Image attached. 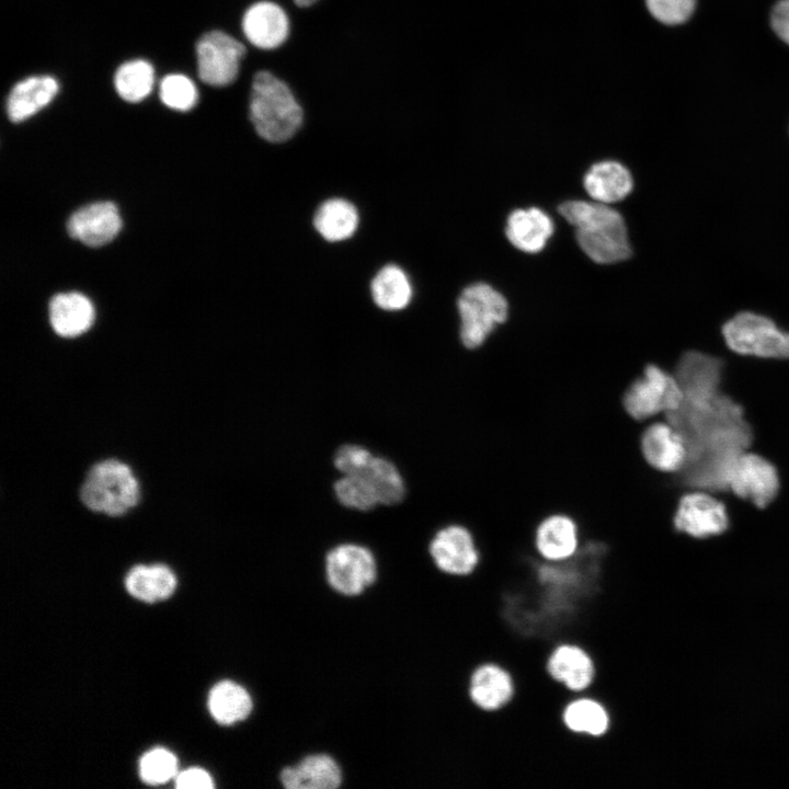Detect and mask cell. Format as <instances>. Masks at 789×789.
I'll use <instances>...</instances> for the list:
<instances>
[{
	"mask_svg": "<svg viewBox=\"0 0 789 789\" xmlns=\"http://www.w3.org/2000/svg\"><path fill=\"white\" fill-rule=\"evenodd\" d=\"M327 578L330 585L345 595H357L376 579L377 567L373 553L365 547L344 544L327 556Z\"/></svg>",
	"mask_w": 789,
	"mask_h": 789,
	"instance_id": "7c38bea8",
	"label": "cell"
},
{
	"mask_svg": "<svg viewBox=\"0 0 789 789\" xmlns=\"http://www.w3.org/2000/svg\"><path fill=\"white\" fill-rule=\"evenodd\" d=\"M436 568L446 575L467 576L478 567L481 552L474 535L465 526L441 528L430 544Z\"/></svg>",
	"mask_w": 789,
	"mask_h": 789,
	"instance_id": "4fadbf2b",
	"label": "cell"
},
{
	"mask_svg": "<svg viewBox=\"0 0 789 789\" xmlns=\"http://www.w3.org/2000/svg\"><path fill=\"white\" fill-rule=\"evenodd\" d=\"M139 775L148 785L164 784L178 775V759L163 747L153 748L140 758Z\"/></svg>",
	"mask_w": 789,
	"mask_h": 789,
	"instance_id": "d6a6232c",
	"label": "cell"
},
{
	"mask_svg": "<svg viewBox=\"0 0 789 789\" xmlns=\"http://www.w3.org/2000/svg\"><path fill=\"white\" fill-rule=\"evenodd\" d=\"M313 225L322 238L330 242L345 240L353 236L358 226L355 206L342 198L323 202L316 211Z\"/></svg>",
	"mask_w": 789,
	"mask_h": 789,
	"instance_id": "484cf974",
	"label": "cell"
},
{
	"mask_svg": "<svg viewBox=\"0 0 789 789\" xmlns=\"http://www.w3.org/2000/svg\"><path fill=\"white\" fill-rule=\"evenodd\" d=\"M59 91L57 80L50 76H33L18 82L7 101L8 117L23 122L47 106Z\"/></svg>",
	"mask_w": 789,
	"mask_h": 789,
	"instance_id": "44dd1931",
	"label": "cell"
},
{
	"mask_svg": "<svg viewBox=\"0 0 789 789\" xmlns=\"http://www.w3.org/2000/svg\"><path fill=\"white\" fill-rule=\"evenodd\" d=\"M335 467L343 473L365 477L376 489L380 504L392 505L402 501L405 488L396 466L371 455L365 447L344 445L335 454Z\"/></svg>",
	"mask_w": 789,
	"mask_h": 789,
	"instance_id": "ba28073f",
	"label": "cell"
},
{
	"mask_svg": "<svg viewBox=\"0 0 789 789\" xmlns=\"http://www.w3.org/2000/svg\"><path fill=\"white\" fill-rule=\"evenodd\" d=\"M281 780L287 789H334L341 785L342 775L332 757L317 754L305 757L294 767L284 768Z\"/></svg>",
	"mask_w": 789,
	"mask_h": 789,
	"instance_id": "cb8c5ba5",
	"label": "cell"
},
{
	"mask_svg": "<svg viewBox=\"0 0 789 789\" xmlns=\"http://www.w3.org/2000/svg\"><path fill=\"white\" fill-rule=\"evenodd\" d=\"M338 500L347 507L368 511L380 504L374 485L362 474H343L335 484Z\"/></svg>",
	"mask_w": 789,
	"mask_h": 789,
	"instance_id": "4dcf8cb0",
	"label": "cell"
},
{
	"mask_svg": "<svg viewBox=\"0 0 789 789\" xmlns=\"http://www.w3.org/2000/svg\"><path fill=\"white\" fill-rule=\"evenodd\" d=\"M297 7L308 8L317 3L319 0H293Z\"/></svg>",
	"mask_w": 789,
	"mask_h": 789,
	"instance_id": "8d00e7d4",
	"label": "cell"
},
{
	"mask_svg": "<svg viewBox=\"0 0 789 789\" xmlns=\"http://www.w3.org/2000/svg\"><path fill=\"white\" fill-rule=\"evenodd\" d=\"M247 49L240 41L222 31L204 34L196 44L197 73L213 87H226L238 77Z\"/></svg>",
	"mask_w": 789,
	"mask_h": 789,
	"instance_id": "9c48e42d",
	"label": "cell"
},
{
	"mask_svg": "<svg viewBox=\"0 0 789 789\" xmlns=\"http://www.w3.org/2000/svg\"><path fill=\"white\" fill-rule=\"evenodd\" d=\"M682 400L683 391L675 375L649 364L626 389L622 405L633 420L643 421L676 410Z\"/></svg>",
	"mask_w": 789,
	"mask_h": 789,
	"instance_id": "52a82bcc",
	"label": "cell"
},
{
	"mask_svg": "<svg viewBox=\"0 0 789 789\" xmlns=\"http://www.w3.org/2000/svg\"><path fill=\"white\" fill-rule=\"evenodd\" d=\"M563 722L573 732L601 736L607 732L610 719L601 702L592 698L580 697L564 708Z\"/></svg>",
	"mask_w": 789,
	"mask_h": 789,
	"instance_id": "f1b7e54d",
	"label": "cell"
},
{
	"mask_svg": "<svg viewBox=\"0 0 789 789\" xmlns=\"http://www.w3.org/2000/svg\"><path fill=\"white\" fill-rule=\"evenodd\" d=\"M674 529L689 538L705 540L729 528L725 505L704 490L683 495L673 517Z\"/></svg>",
	"mask_w": 789,
	"mask_h": 789,
	"instance_id": "30bf717a",
	"label": "cell"
},
{
	"mask_svg": "<svg viewBox=\"0 0 789 789\" xmlns=\"http://www.w3.org/2000/svg\"><path fill=\"white\" fill-rule=\"evenodd\" d=\"M114 84L123 100L133 103L142 101L153 89L155 69L142 59L127 61L117 69Z\"/></svg>",
	"mask_w": 789,
	"mask_h": 789,
	"instance_id": "f546056e",
	"label": "cell"
},
{
	"mask_svg": "<svg viewBox=\"0 0 789 789\" xmlns=\"http://www.w3.org/2000/svg\"><path fill=\"white\" fill-rule=\"evenodd\" d=\"M582 535L578 523L569 515L558 513L542 518L533 533L534 547L548 561L571 558L580 547Z\"/></svg>",
	"mask_w": 789,
	"mask_h": 789,
	"instance_id": "e0dca14e",
	"label": "cell"
},
{
	"mask_svg": "<svg viewBox=\"0 0 789 789\" xmlns=\"http://www.w3.org/2000/svg\"><path fill=\"white\" fill-rule=\"evenodd\" d=\"M371 296L378 307L389 311L403 309L412 297V286L399 266H384L371 282Z\"/></svg>",
	"mask_w": 789,
	"mask_h": 789,
	"instance_id": "83f0119b",
	"label": "cell"
},
{
	"mask_svg": "<svg viewBox=\"0 0 789 789\" xmlns=\"http://www.w3.org/2000/svg\"><path fill=\"white\" fill-rule=\"evenodd\" d=\"M583 185L593 201L611 204L630 194L633 181L630 171L613 160L593 164L585 173Z\"/></svg>",
	"mask_w": 789,
	"mask_h": 789,
	"instance_id": "603a6c76",
	"label": "cell"
},
{
	"mask_svg": "<svg viewBox=\"0 0 789 789\" xmlns=\"http://www.w3.org/2000/svg\"><path fill=\"white\" fill-rule=\"evenodd\" d=\"M640 448L645 461L662 472L678 473L686 462L685 443L668 422L648 426L641 435Z\"/></svg>",
	"mask_w": 789,
	"mask_h": 789,
	"instance_id": "2e32d148",
	"label": "cell"
},
{
	"mask_svg": "<svg viewBox=\"0 0 789 789\" xmlns=\"http://www.w3.org/2000/svg\"><path fill=\"white\" fill-rule=\"evenodd\" d=\"M722 336L733 352L762 358H789V332L766 316L743 311L722 325Z\"/></svg>",
	"mask_w": 789,
	"mask_h": 789,
	"instance_id": "5b68a950",
	"label": "cell"
},
{
	"mask_svg": "<svg viewBox=\"0 0 789 789\" xmlns=\"http://www.w3.org/2000/svg\"><path fill=\"white\" fill-rule=\"evenodd\" d=\"M139 484L132 469L116 459L91 467L80 489L82 503L91 511L119 516L139 501Z\"/></svg>",
	"mask_w": 789,
	"mask_h": 789,
	"instance_id": "277c9868",
	"label": "cell"
},
{
	"mask_svg": "<svg viewBox=\"0 0 789 789\" xmlns=\"http://www.w3.org/2000/svg\"><path fill=\"white\" fill-rule=\"evenodd\" d=\"M160 99L168 107L184 112L195 106L198 92L188 77L172 73L165 76L160 83Z\"/></svg>",
	"mask_w": 789,
	"mask_h": 789,
	"instance_id": "1f68e13d",
	"label": "cell"
},
{
	"mask_svg": "<svg viewBox=\"0 0 789 789\" xmlns=\"http://www.w3.org/2000/svg\"><path fill=\"white\" fill-rule=\"evenodd\" d=\"M460 340L468 348L482 345L493 330L507 318L505 297L485 283L466 287L457 301Z\"/></svg>",
	"mask_w": 789,
	"mask_h": 789,
	"instance_id": "8992f818",
	"label": "cell"
},
{
	"mask_svg": "<svg viewBox=\"0 0 789 789\" xmlns=\"http://www.w3.org/2000/svg\"><path fill=\"white\" fill-rule=\"evenodd\" d=\"M175 786L180 789H210L214 787L211 776L204 769L192 767L178 773Z\"/></svg>",
	"mask_w": 789,
	"mask_h": 789,
	"instance_id": "e575fe53",
	"label": "cell"
},
{
	"mask_svg": "<svg viewBox=\"0 0 789 789\" xmlns=\"http://www.w3.org/2000/svg\"><path fill=\"white\" fill-rule=\"evenodd\" d=\"M728 490L756 507L764 508L779 492L777 469L763 456L744 451L730 470Z\"/></svg>",
	"mask_w": 789,
	"mask_h": 789,
	"instance_id": "8fae6325",
	"label": "cell"
},
{
	"mask_svg": "<svg viewBox=\"0 0 789 789\" xmlns=\"http://www.w3.org/2000/svg\"><path fill=\"white\" fill-rule=\"evenodd\" d=\"M549 675L576 694L585 690L595 676V664L581 647L563 643L557 647L547 662Z\"/></svg>",
	"mask_w": 789,
	"mask_h": 789,
	"instance_id": "ac0fdd59",
	"label": "cell"
},
{
	"mask_svg": "<svg viewBox=\"0 0 789 789\" xmlns=\"http://www.w3.org/2000/svg\"><path fill=\"white\" fill-rule=\"evenodd\" d=\"M208 710L220 724L230 725L244 720L252 710V699L241 685L222 681L208 695Z\"/></svg>",
	"mask_w": 789,
	"mask_h": 789,
	"instance_id": "4316f807",
	"label": "cell"
},
{
	"mask_svg": "<svg viewBox=\"0 0 789 789\" xmlns=\"http://www.w3.org/2000/svg\"><path fill=\"white\" fill-rule=\"evenodd\" d=\"M558 210L575 228L580 248L594 262L611 264L630 256L625 220L608 204L568 201L562 203Z\"/></svg>",
	"mask_w": 789,
	"mask_h": 789,
	"instance_id": "7a4b0ae2",
	"label": "cell"
},
{
	"mask_svg": "<svg viewBox=\"0 0 789 789\" xmlns=\"http://www.w3.org/2000/svg\"><path fill=\"white\" fill-rule=\"evenodd\" d=\"M249 117L258 135L266 141L289 140L301 127L304 110L289 85L267 70L252 80Z\"/></svg>",
	"mask_w": 789,
	"mask_h": 789,
	"instance_id": "3957f363",
	"label": "cell"
},
{
	"mask_svg": "<svg viewBox=\"0 0 789 789\" xmlns=\"http://www.w3.org/2000/svg\"><path fill=\"white\" fill-rule=\"evenodd\" d=\"M553 233V222L548 214L537 207L513 210L506 220L508 241L526 253L540 252Z\"/></svg>",
	"mask_w": 789,
	"mask_h": 789,
	"instance_id": "ffe728a7",
	"label": "cell"
},
{
	"mask_svg": "<svg viewBox=\"0 0 789 789\" xmlns=\"http://www.w3.org/2000/svg\"><path fill=\"white\" fill-rule=\"evenodd\" d=\"M128 593L142 602L155 603L170 597L176 587V578L164 564H138L125 579Z\"/></svg>",
	"mask_w": 789,
	"mask_h": 789,
	"instance_id": "d4e9b609",
	"label": "cell"
},
{
	"mask_svg": "<svg viewBox=\"0 0 789 789\" xmlns=\"http://www.w3.org/2000/svg\"><path fill=\"white\" fill-rule=\"evenodd\" d=\"M513 695V678L502 666L485 663L473 671L469 683V696L480 709L500 710L511 701Z\"/></svg>",
	"mask_w": 789,
	"mask_h": 789,
	"instance_id": "d6986e66",
	"label": "cell"
},
{
	"mask_svg": "<svg viewBox=\"0 0 789 789\" xmlns=\"http://www.w3.org/2000/svg\"><path fill=\"white\" fill-rule=\"evenodd\" d=\"M122 228L117 207L111 202L84 206L68 220L69 235L90 247H101L112 241Z\"/></svg>",
	"mask_w": 789,
	"mask_h": 789,
	"instance_id": "9a60e30c",
	"label": "cell"
},
{
	"mask_svg": "<svg viewBox=\"0 0 789 789\" xmlns=\"http://www.w3.org/2000/svg\"><path fill=\"white\" fill-rule=\"evenodd\" d=\"M650 13L668 25L685 22L693 13L695 0H645Z\"/></svg>",
	"mask_w": 789,
	"mask_h": 789,
	"instance_id": "836d02e7",
	"label": "cell"
},
{
	"mask_svg": "<svg viewBox=\"0 0 789 789\" xmlns=\"http://www.w3.org/2000/svg\"><path fill=\"white\" fill-rule=\"evenodd\" d=\"M771 26L778 37L789 45V0H780L775 4Z\"/></svg>",
	"mask_w": 789,
	"mask_h": 789,
	"instance_id": "d590c367",
	"label": "cell"
},
{
	"mask_svg": "<svg viewBox=\"0 0 789 789\" xmlns=\"http://www.w3.org/2000/svg\"><path fill=\"white\" fill-rule=\"evenodd\" d=\"M241 28L247 41L263 50L281 47L289 37L290 20L284 8L271 0L252 3L244 12Z\"/></svg>",
	"mask_w": 789,
	"mask_h": 789,
	"instance_id": "5bb4252c",
	"label": "cell"
},
{
	"mask_svg": "<svg viewBox=\"0 0 789 789\" xmlns=\"http://www.w3.org/2000/svg\"><path fill=\"white\" fill-rule=\"evenodd\" d=\"M722 370L718 357L698 351L684 353L674 374L683 400L665 414L687 450L679 482L697 490H728L735 459L753 441L743 408L720 390Z\"/></svg>",
	"mask_w": 789,
	"mask_h": 789,
	"instance_id": "6da1fadb",
	"label": "cell"
},
{
	"mask_svg": "<svg viewBox=\"0 0 789 789\" xmlns=\"http://www.w3.org/2000/svg\"><path fill=\"white\" fill-rule=\"evenodd\" d=\"M94 316L92 302L79 293L58 294L49 304L52 328L62 338H75L88 331Z\"/></svg>",
	"mask_w": 789,
	"mask_h": 789,
	"instance_id": "7402d4cb",
	"label": "cell"
}]
</instances>
